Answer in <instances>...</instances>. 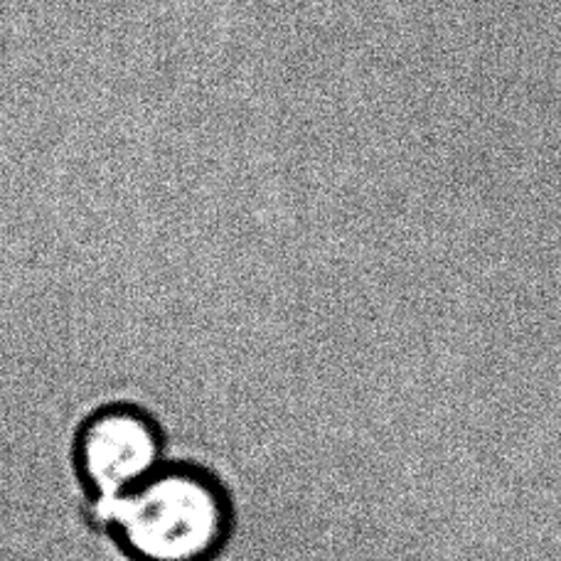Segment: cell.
Returning a JSON list of instances; mask_svg holds the SVG:
<instances>
[{"mask_svg":"<svg viewBox=\"0 0 561 561\" xmlns=\"http://www.w3.org/2000/svg\"><path fill=\"white\" fill-rule=\"evenodd\" d=\"M94 517L136 561H209L232 533L227 490L207 470L168 463Z\"/></svg>","mask_w":561,"mask_h":561,"instance_id":"cell-1","label":"cell"},{"mask_svg":"<svg viewBox=\"0 0 561 561\" xmlns=\"http://www.w3.org/2000/svg\"><path fill=\"white\" fill-rule=\"evenodd\" d=\"M77 466L94 505L114 503L168 466L163 428L136 404H108L79 428Z\"/></svg>","mask_w":561,"mask_h":561,"instance_id":"cell-2","label":"cell"}]
</instances>
